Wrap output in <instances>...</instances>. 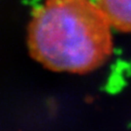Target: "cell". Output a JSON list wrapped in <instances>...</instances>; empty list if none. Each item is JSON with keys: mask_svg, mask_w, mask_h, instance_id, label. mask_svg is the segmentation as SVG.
<instances>
[{"mask_svg": "<svg viewBox=\"0 0 131 131\" xmlns=\"http://www.w3.org/2000/svg\"><path fill=\"white\" fill-rule=\"evenodd\" d=\"M114 29L131 33V0H94Z\"/></svg>", "mask_w": 131, "mask_h": 131, "instance_id": "obj_2", "label": "cell"}, {"mask_svg": "<svg viewBox=\"0 0 131 131\" xmlns=\"http://www.w3.org/2000/svg\"><path fill=\"white\" fill-rule=\"evenodd\" d=\"M112 28L94 0H44L29 20L27 48L50 70L85 74L111 57Z\"/></svg>", "mask_w": 131, "mask_h": 131, "instance_id": "obj_1", "label": "cell"}]
</instances>
